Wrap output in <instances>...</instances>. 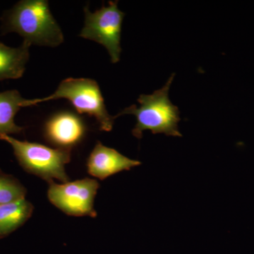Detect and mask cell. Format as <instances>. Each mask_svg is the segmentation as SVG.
<instances>
[{
	"label": "cell",
	"instance_id": "3",
	"mask_svg": "<svg viewBox=\"0 0 254 254\" xmlns=\"http://www.w3.org/2000/svg\"><path fill=\"white\" fill-rule=\"evenodd\" d=\"M0 139L11 145L18 163L27 173L48 183L54 180L63 183L69 182L65 165L69 163L71 149L51 148L40 143L18 141L9 135H1Z\"/></svg>",
	"mask_w": 254,
	"mask_h": 254
},
{
	"label": "cell",
	"instance_id": "5",
	"mask_svg": "<svg viewBox=\"0 0 254 254\" xmlns=\"http://www.w3.org/2000/svg\"><path fill=\"white\" fill-rule=\"evenodd\" d=\"M118 1H110L109 6H103L95 12L84 9V26L79 36L103 45L109 53L113 63L120 60L122 48V25L125 14L119 9Z\"/></svg>",
	"mask_w": 254,
	"mask_h": 254
},
{
	"label": "cell",
	"instance_id": "11",
	"mask_svg": "<svg viewBox=\"0 0 254 254\" xmlns=\"http://www.w3.org/2000/svg\"><path fill=\"white\" fill-rule=\"evenodd\" d=\"M26 99L16 90L0 93V136L23 131V127L15 123L14 118L18 110L26 107Z\"/></svg>",
	"mask_w": 254,
	"mask_h": 254
},
{
	"label": "cell",
	"instance_id": "8",
	"mask_svg": "<svg viewBox=\"0 0 254 254\" xmlns=\"http://www.w3.org/2000/svg\"><path fill=\"white\" fill-rule=\"evenodd\" d=\"M85 127L81 119L72 113H61L48 120L45 128L47 139L60 148L71 149L81 141Z\"/></svg>",
	"mask_w": 254,
	"mask_h": 254
},
{
	"label": "cell",
	"instance_id": "10",
	"mask_svg": "<svg viewBox=\"0 0 254 254\" xmlns=\"http://www.w3.org/2000/svg\"><path fill=\"white\" fill-rule=\"evenodd\" d=\"M33 212V205L23 198L7 204L0 205V239L22 226Z\"/></svg>",
	"mask_w": 254,
	"mask_h": 254
},
{
	"label": "cell",
	"instance_id": "9",
	"mask_svg": "<svg viewBox=\"0 0 254 254\" xmlns=\"http://www.w3.org/2000/svg\"><path fill=\"white\" fill-rule=\"evenodd\" d=\"M30 46L25 42L17 48L0 43V81L22 77L29 59Z\"/></svg>",
	"mask_w": 254,
	"mask_h": 254
},
{
	"label": "cell",
	"instance_id": "12",
	"mask_svg": "<svg viewBox=\"0 0 254 254\" xmlns=\"http://www.w3.org/2000/svg\"><path fill=\"white\" fill-rule=\"evenodd\" d=\"M26 190L17 179L0 170V205L25 198Z\"/></svg>",
	"mask_w": 254,
	"mask_h": 254
},
{
	"label": "cell",
	"instance_id": "1",
	"mask_svg": "<svg viewBox=\"0 0 254 254\" xmlns=\"http://www.w3.org/2000/svg\"><path fill=\"white\" fill-rule=\"evenodd\" d=\"M6 31L18 33L30 46L55 48L64 41L63 31L45 0L18 2L6 15Z\"/></svg>",
	"mask_w": 254,
	"mask_h": 254
},
{
	"label": "cell",
	"instance_id": "6",
	"mask_svg": "<svg viewBox=\"0 0 254 254\" xmlns=\"http://www.w3.org/2000/svg\"><path fill=\"white\" fill-rule=\"evenodd\" d=\"M48 196L55 206L71 216L95 218L94 200L99 184L95 180L82 179L62 185L49 182Z\"/></svg>",
	"mask_w": 254,
	"mask_h": 254
},
{
	"label": "cell",
	"instance_id": "2",
	"mask_svg": "<svg viewBox=\"0 0 254 254\" xmlns=\"http://www.w3.org/2000/svg\"><path fill=\"white\" fill-rule=\"evenodd\" d=\"M175 73H173L166 84L150 95H140L138 102L139 108L133 105L125 108L115 118L124 115H134L136 125L132 130V134L140 139L145 130L152 133H164L167 136H182L178 129L180 110L169 98V91Z\"/></svg>",
	"mask_w": 254,
	"mask_h": 254
},
{
	"label": "cell",
	"instance_id": "7",
	"mask_svg": "<svg viewBox=\"0 0 254 254\" xmlns=\"http://www.w3.org/2000/svg\"><path fill=\"white\" fill-rule=\"evenodd\" d=\"M141 164L138 160L127 158L118 150L98 142L88 157L87 168L91 176L103 180L120 172L130 170Z\"/></svg>",
	"mask_w": 254,
	"mask_h": 254
},
{
	"label": "cell",
	"instance_id": "4",
	"mask_svg": "<svg viewBox=\"0 0 254 254\" xmlns=\"http://www.w3.org/2000/svg\"><path fill=\"white\" fill-rule=\"evenodd\" d=\"M58 99L69 100L78 113L87 114L96 119L102 131H110L113 129L115 117L108 113L99 86L94 80L66 78L60 83L54 93L41 99L27 100L26 106Z\"/></svg>",
	"mask_w": 254,
	"mask_h": 254
}]
</instances>
